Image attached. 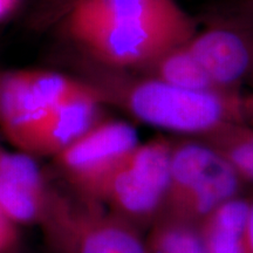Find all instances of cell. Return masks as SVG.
<instances>
[{
  "label": "cell",
  "mask_w": 253,
  "mask_h": 253,
  "mask_svg": "<svg viewBox=\"0 0 253 253\" xmlns=\"http://www.w3.org/2000/svg\"><path fill=\"white\" fill-rule=\"evenodd\" d=\"M138 71L144 73L143 77L184 89L220 91L186 43L173 47Z\"/></svg>",
  "instance_id": "obj_13"
},
{
  "label": "cell",
  "mask_w": 253,
  "mask_h": 253,
  "mask_svg": "<svg viewBox=\"0 0 253 253\" xmlns=\"http://www.w3.org/2000/svg\"><path fill=\"white\" fill-rule=\"evenodd\" d=\"M171 141L153 140L134 149L77 189L145 233L162 210L170 173Z\"/></svg>",
  "instance_id": "obj_2"
},
{
  "label": "cell",
  "mask_w": 253,
  "mask_h": 253,
  "mask_svg": "<svg viewBox=\"0 0 253 253\" xmlns=\"http://www.w3.org/2000/svg\"><path fill=\"white\" fill-rule=\"evenodd\" d=\"M38 226L49 253H148L142 231L68 188L52 184Z\"/></svg>",
  "instance_id": "obj_4"
},
{
  "label": "cell",
  "mask_w": 253,
  "mask_h": 253,
  "mask_svg": "<svg viewBox=\"0 0 253 253\" xmlns=\"http://www.w3.org/2000/svg\"><path fill=\"white\" fill-rule=\"evenodd\" d=\"M186 20H191V17L176 0H77L61 18L62 25Z\"/></svg>",
  "instance_id": "obj_11"
},
{
  "label": "cell",
  "mask_w": 253,
  "mask_h": 253,
  "mask_svg": "<svg viewBox=\"0 0 253 253\" xmlns=\"http://www.w3.org/2000/svg\"><path fill=\"white\" fill-rule=\"evenodd\" d=\"M77 0H41L34 21L38 26L59 20Z\"/></svg>",
  "instance_id": "obj_16"
},
{
  "label": "cell",
  "mask_w": 253,
  "mask_h": 253,
  "mask_svg": "<svg viewBox=\"0 0 253 253\" xmlns=\"http://www.w3.org/2000/svg\"><path fill=\"white\" fill-rule=\"evenodd\" d=\"M249 238L250 246L253 253V194L250 195V219H249Z\"/></svg>",
  "instance_id": "obj_19"
},
{
  "label": "cell",
  "mask_w": 253,
  "mask_h": 253,
  "mask_svg": "<svg viewBox=\"0 0 253 253\" xmlns=\"http://www.w3.org/2000/svg\"><path fill=\"white\" fill-rule=\"evenodd\" d=\"M20 0H0V21L8 18L19 7Z\"/></svg>",
  "instance_id": "obj_18"
},
{
  "label": "cell",
  "mask_w": 253,
  "mask_h": 253,
  "mask_svg": "<svg viewBox=\"0 0 253 253\" xmlns=\"http://www.w3.org/2000/svg\"><path fill=\"white\" fill-rule=\"evenodd\" d=\"M52 184L36 157L0 148V210L15 225H38Z\"/></svg>",
  "instance_id": "obj_10"
},
{
  "label": "cell",
  "mask_w": 253,
  "mask_h": 253,
  "mask_svg": "<svg viewBox=\"0 0 253 253\" xmlns=\"http://www.w3.org/2000/svg\"><path fill=\"white\" fill-rule=\"evenodd\" d=\"M148 253H209L198 227L158 217L144 233Z\"/></svg>",
  "instance_id": "obj_15"
},
{
  "label": "cell",
  "mask_w": 253,
  "mask_h": 253,
  "mask_svg": "<svg viewBox=\"0 0 253 253\" xmlns=\"http://www.w3.org/2000/svg\"><path fill=\"white\" fill-rule=\"evenodd\" d=\"M62 27L88 59L121 71L143 68L196 34L192 19L181 23L119 21Z\"/></svg>",
  "instance_id": "obj_5"
},
{
  "label": "cell",
  "mask_w": 253,
  "mask_h": 253,
  "mask_svg": "<svg viewBox=\"0 0 253 253\" xmlns=\"http://www.w3.org/2000/svg\"><path fill=\"white\" fill-rule=\"evenodd\" d=\"M250 195L219 205L198 225L209 253H252L249 238Z\"/></svg>",
  "instance_id": "obj_12"
},
{
  "label": "cell",
  "mask_w": 253,
  "mask_h": 253,
  "mask_svg": "<svg viewBox=\"0 0 253 253\" xmlns=\"http://www.w3.org/2000/svg\"><path fill=\"white\" fill-rule=\"evenodd\" d=\"M196 138L216 149L246 183H253L252 125L229 123Z\"/></svg>",
  "instance_id": "obj_14"
},
{
  "label": "cell",
  "mask_w": 253,
  "mask_h": 253,
  "mask_svg": "<svg viewBox=\"0 0 253 253\" xmlns=\"http://www.w3.org/2000/svg\"><path fill=\"white\" fill-rule=\"evenodd\" d=\"M245 185L211 145L196 137L171 142L169 183L158 217L198 227L219 205L245 194Z\"/></svg>",
  "instance_id": "obj_3"
},
{
  "label": "cell",
  "mask_w": 253,
  "mask_h": 253,
  "mask_svg": "<svg viewBox=\"0 0 253 253\" xmlns=\"http://www.w3.org/2000/svg\"><path fill=\"white\" fill-rule=\"evenodd\" d=\"M100 101L93 89L46 110L13 142L32 156L54 157L100 121Z\"/></svg>",
  "instance_id": "obj_9"
},
{
  "label": "cell",
  "mask_w": 253,
  "mask_h": 253,
  "mask_svg": "<svg viewBox=\"0 0 253 253\" xmlns=\"http://www.w3.org/2000/svg\"><path fill=\"white\" fill-rule=\"evenodd\" d=\"M84 78L101 104H110L145 125L163 130L205 135L229 123H248L249 94L229 90H191L148 77H131L84 59Z\"/></svg>",
  "instance_id": "obj_1"
},
{
  "label": "cell",
  "mask_w": 253,
  "mask_h": 253,
  "mask_svg": "<svg viewBox=\"0 0 253 253\" xmlns=\"http://www.w3.org/2000/svg\"><path fill=\"white\" fill-rule=\"evenodd\" d=\"M140 144L135 128L125 121H100L53 157L68 189L94 178Z\"/></svg>",
  "instance_id": "obj_7"
},
{
  "label": "cell",
  "mask_w": 253,
  "mask_h": 253,
  "mask_svg": "<svg viewBox=\"0 0 253 253\" xmlns=\"http://www.w3.org/2000/svg\"><path fill=\"white\" fill-rule=\"evenodd\" d=\"M90 90L84 81L54 72H0V128L13 143L46 110Z\"/></svg>",
  "instance_id": "obj_6"
},
{
  "label": "cell",
  "mask_w": 253,
  "mask_h": 253,
  "mask_svg": "<svg viewBox=\"0 0 253 253\" xmlns=\"http://www.w3.org/2000/svg\"><path fill=\"white\" fill-rule=\"evenodd\" d=\"M218 89L240 91L253 82V30L220 25L195 34L186 42Z\"/></svg>",
  "instance_id": "obj_8"
},
{
  "label": "cell",
  "mask_w": 253,
  "mask_h": 253,
  "mask_svg": "<svg viewBox=\"0 0 253 253\" xmlns=\"http://www.w3.org/2000/svg\"><path fill=\"white\" fill-rule=\"evenodd\" d=\"M17 244V225L0 210V253H11Z\"/></svg>",
  "instance_id": "obj_17"
}]
</instances>
